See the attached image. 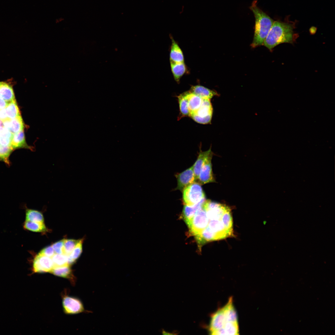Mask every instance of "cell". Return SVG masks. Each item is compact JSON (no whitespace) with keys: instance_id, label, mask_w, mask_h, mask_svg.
<instances>
[{"instance_id":"obj_28","label":"cell","mask_w":335,"mask_h":335,"mask_svg":"<svg viewBox=\"0 0 335 335\" xmlns=\"http://www.w3.org/2000/svg\"><path fill=\"white\" fill-rule=\"evenodd\" d=\"M79 240L65 239L63 247L64 254L67 256L72 252Z\"/></svg>"},{"instance_id":"obj_21","label":"cell","mask_w":335,"mask_h":335,"mask_svg":"<svg viewBox=\"0 0 335 335\" xmlns=\"http://www.w3.org/2000/svg\"><path fill=\"white\" fill-rule=\"evenodd\" d=\"M179 107L180 114L178 119L184 117L189 116V111L187 99L184 93L177 96Z\"/></svg>"},{"instance_id":"obj_6","label":"cell","mask_w":335,"mask_h":335,"mask_svg":"<svg viewBox=\"0 0 335 335\" xmlns=\"http://www.w3.org/2000/svg\"><path fill=\"white\" fill-rule=\"evenodd\" d=\"M54 266L51 258L38 254L32 263V270L35 273L50 272Z\"/></svg>"},{"instance_id":"obj_16","label":"cell","mask_w":335,"mask_h":335,"mask_svg":"<svg viewBox=\"0 0 335 335\" xmlns=\"http://www.w3.org/2000/svg\"><path fill=\"white\" fill-rule=\"evenodd\" d=\"M171 71L175 80L180 82L181 77L186 73L187 69L184 62H175L170 61Z\"/></svg>"},{"instance_id":"obj_15","label":"cell","mask_w":335,"mask_h":335,"mask_svg":"<svg viewBox=\"0 0 335 335\" xmlns=\"http://www.w3.org/2000/svg\"><path fill=\"white\" fill-rule=\"evenodd\" d=\"M11 147L13 150L19 148H25L33 150V147L26 143L23 130L13 134L11 141Z\"/></svg>"},{"instance_id":"obj_4","label":"cell","mask_w":335,"mask_h":335,"mask_svg":"<svg viewBox=\"0 0 335 335\" xmlns=\"http://www.w3.org/2000/svg\"><path fill=\"white\" fill-rule=\"evenodd\" d=\"M209 219L203 207L199 209L193 217L188 226L191 234L195 237L200 234L207 228Z\"/></svg>"},{"instance_id":"obj_2","label":"cell","mask_w":335,"mask_h":335,"mask_svg":"<svg viewBox=\"0 0 335 335\" xmlns=\"http://www.w3.org/2000/svg\"><path fill=\"white\" fill-rule=\"evenodd\" d=\"M293 27L290 24L278 21L274 22L263 45L270 50L283 43H290L293 40Z\"/></svg>"},{"instance_id":"obj_27","label":"cell","mask_w":335,"mask_h":335,"mask_svg":"<svg viewBox=\"0 0 335 335\" xmlns=\"http://www.w3.org/2000/svg\"><path fill=\"white\" fill-rule=\"evenodd\" d=\"M54 267L62 266L68 264V256L63 254H55L51 258Z\"/></svg>"},{"instance_id":"obj_33","label":"cell","mask_w":335,"mask_h":335,"mask_svg":"<svg viewBox=\"0 0 335 335\" xmlns=\"http://www.w3.org/2000/svg\"><path fill=\"white\" fill-rule=\"evenodd\" d=\"M10 119L7 118L2 121V125L4 127L7 128L9 131L10 127Z\"/></svg>"},{"instance_id":"obj_20","label":"cell","mask_w":335,"mask_h":335,"mask_svg":"<svg viewBox=\"0 0 335 335\" xmlns=\"http://www.w3.org/2000/svg\"><path fill=\"white\" fill-rule=\"evenodd\" d=\"M23 226V228L25 230L33 232H45L48 231L44 223L34 222L25 220Z\"/></svg>"},{"instance_id":"obj_25","label":"cell","mask_w":335,"mask_h":335,"mask_svg":"<svg viewBox=\"0 0 335 335\" xmlns=\"http://www.w3.org/2000/svg\"><path fill=\"white\" fill-rule=\"evenodd\" d=\"M8 118L11 119L20 115L16 102L14 100L9 102L5 108Z\"/></svg>"},{"instance_id":"obj_23","label":"cell","mask_w":335,"mask_h":335,"mask_svg":"<svg viewBox=\"0 0 335 335\" xmlns=\"http://www.w3.org/2000/svg\"><path fill=\"white\" fill-rule=\"evenodd\" d=\"M239 333L238 323H229L214 335H238Z\"/></svg>"},{"instance_id":"obj_10","label":"cell","mask_w":335,"mask_h":335,"mask_svg":"<svg viewBox=\"0 0 335 335\" xmlns=\"http://www.w3.org/2000/svg\"><path fill=\"white\" fill-rule=\"evenodd\" d=\"M177 181L176 190L183 192L187 186L195 182V178L193 166L181 173L176 175Z\"/></svg>"},{"instance_id":"obj_26","label":"cell","mask_w":335,"mask_h":335,"mask_svg":"<svg viewBox=\"0 0 335 335\" xmlns=\"http://www.w3.org/2000/svg\"><path fill=\"white\" fill-rule=\"evenodd\" d=\"M24 124L20 115L11 119L10 131L14 134L23 130Z\"/></svg>"},{"instance_id":"obj_12","label":"cell","mask_w":335,"mask_h":335,"mask_svg":"<svg viewBox=\"0 0 335 335\" xmlns=\"http://www.w3.org/2000/svg\"><path fill=\"white\" fill-rule=\"evenodd\" d=\"M184 93L188 100L190 117L198 110L202 103L203 99L189 91Z\"/></svg>"},{"instance_id":"obj_18","label":"cell","mask_w":335,"mask_h":335,"mask_svg":"<svg viewBox=\"0 0 335 335\" xmlns=\"http://www.w3.org/2000/svg\"><path fill=\"white\" fill-rule=\"evenodd\" d=\"M0 97L8 103L15 99L13 89L10 84L0 82Z\"/></svg>"},{"instance_id":"obj_35","label":"cell","mask_w":335,"mask_h":335,"mask_svg":"<svg viewBox=\"0 0 335 335\" xmlns=\"http://www.w3.org/2000/svg\"><path fill=\"white\" fill-rule=\"evenodd\" d=\"M2 126L3 125L2 121L0 119V126Z\"/></svg>"},{"instance_id":"obj_30","label":"cell","mask_w":335,"mask_h":335,"mask_svg":"<svg viewBox=\"0 0 335 335\" xmlns=\"http://www.w3.org/2000/svg\"><path fill=\"white\" fill-rule=\"evenodd\" d=\"M55 254V251L52 246H49L42 249L38 254L45 256L51 258Z\"/></svg>"},{"instance_id":"obj_1","label":"cell","mask_w":335,"mask_h":335,"mask_svg":"<svg viewBox=\"0 0 335 335\" xmlns=\"http://www.w3.org/2000/svg\"><path fill=\"white\" fill-rule=\"evenodd\" d=\"M257 1H254L250 7L255 19V31L252 47L263 44L264 41L274 23L273 20L257 6Z\"/></svg>"},{"instance_id":"obj_8","label":"cell","mask_w":335,"mask_h":335,"mask_svg":"<svg viewBox=\"0 0 335 335\" xmlns=\"http://www.w3.org/2000/svg\"><path fill=\"white\" fill-rule=\"evenodd\" d=\"M213 155L212 151L206 159L196 182L201 185L215 182L212 171L211 160Z\"/></svg>"},{"instance_id":"obj_7","label":"cell","mask_w":335,"mask_h":335,"mask_svg":"<svg viewBox=\"0 0 335 335\" xmlns=\"http://www.w3.org/2000/svg\"><path fill=\"white\" fill-rule=\"evenodd\" d=\"M229 323L231 322L229 321L226 317L223 307L217 310L211 316L209 326L210 334L214 335L216 332L222 328Z\"/></svg>"},{"instance_id":"obj_9","label":"cell","mask_w":335,"mask_h":335,"mask_svg":"<svg viewBox=\"0 0 335 335\" xmlns=\"http://www.w3.org/2000/svg\"><path fill=\"white\" fill-rule=\"evenodd\" d=\"M62 306L64 312L67 314H75L84 310L82 302L78 298L69 296L62 299Z\"/></svg>"},{"instance_id":"obj_17","label":"cell","mask_w":335,"mask_h":335,"mask_svg":"<svg viewBox=\"0 0 335 335\" xmlns=\"http://www.w3.org/2000/svg\"><path fill=\"white\" fill-rule=\"evenodd\" d=\"M212 151L211 147L206 151H202L200 150L199 152L198 158L193 166L195 178V182L198 179L200 170L205 160Z\"/></svg>"},{"instance_id":"obj_24","label":"cell","mask_w":335,"mask_h":335,"mask_svg":"<svg viewBox=\"0 0 335 335\" xmlns=\"http://www.w3.org/2000/svg\"><path fill=\"white\" fill-rule=\"evenodd\" d=\"M84 239H79L71 253L68 256V264L74 263L80 256L82 252V244Z\"/></svg>"},{"instance_id":"obj_22","label":"cell","mask_w":335,"mask_h":335,"mask_svg":"<svg viewBox=\"0 0 335 335\" xmlns=\"http://www.w3.org/2000/svg\"><path fill=\"white\" fill-rule=\"evenodd\" d=\"M42 213L38 210L26 208L25 220L34 222L44 223V219Z\"/></svg>"},{"instance_id":"obj_29","label":"cell","mask_w":335,"mask_h":335,"mask_svg":"<svg viewBox=\"0 0 335 335\" xmlns=\"http://www.w3.org/2000/svg\"><path fill=\"white\" fill-rule=\"evenodd\" d=\"M65 239H64L59 241L51 245L55 253L64 254L63 247Z\"/></svg>"},{"instance_id":"obj_5","label":"cell","mask_w":335,"mask_h":335,"mask_svg":"<svg viewBox=\"0 0 335 335\" xmlns=\"http://www.w3.org/2000/svg\"><path fill=\"white\" fill-rule=\"evenodd\" d=\"M213 111L210 100L203 99L202 103L198 110L190 117L198 123L208 124L211 123Z\"/></svg>"},{"instance_id":"obj_31","label":"cell","mask_w":335,"mask_h":335,"mask_svg":"<svg viewBox=\"0 0 335 335\" xmlns=\"http://www.w3.org/2000/svg\"><path fill=\"white\" fill-rule=\"evenodd\" d=\"M11 139L0 136V145L3 146L11 147Z\"/></svg>"},{"instance_id":"obj_11","label":"cell","mask_w":335,"mask_h":335,"mask_svg":"<svg viewBox=\"0 0 335 335\" xmlns=\"http://www.w3.org/2000/svg\"><path fill=\"white\" fill-rule=\"evenodd\" d=\"M204 199L194 205L189 206L185 205L182 211V217L184 221L188 226L196 213L202 207L204 202Z\"/></svg>"},{"instance_id":"obj_14","label":"cell","mask_w":335,"mask_h":335,"mask_svg":"<svg viewBox=\"0 0 335 335\" xmlns=\"http://www.w3.org/2000/svg\"><path fill=\"white\" fill-rule=\"evenodd\" d=\"M171 39V45L170 52V61L175 62H184V58L183 52L177 43L173 38Z\"/></svg>"},{"instance_id":"obj_3","label":"cell","mask_w":335,"mask_h":335,"mask_svg":"<svg viewBox=\"0 0 335 335\" xmlns=\"http://www.w3.org/2000/svg\"><path fill=\"white\" fill-rule=\"evenodd\" d=\"M204 199L205 195L201 185L196 182L188 185L183 191V200L185 205H194Z\"/></svg>"},{"instance_id":"obj_34","label":"cell","mask_w":335,"mask_h":335,"mask_svg":"<svg viewBox=\"0 0 335 335\" xmlns=\"http://www.w3.org/2000/svg\"><path fill=\"white\" fill-rule=\"evenodd\" d=\"M8 103L0 97V109L6 108Z\"/></svg>"},{"instance_id":"obj_13","label":"cell","mask_w":335,"mask_h":335,"mask_svg":"<svg viewBox=\"0 0 335 335\" xmlns=\"http://www.w3.org/2000/svg\"><path fill=\"white\" fill-rule=\"evenodd\" d=\"M189 91L203 99L211 100L215 96H218L216 91L199 85L192 86Z\"/></svg>"},{"instance_id":"obj_32","label":"cell","mask_w":335,"mask_h":335,"mask_svg":"<svg viewBox=\"0 0 335 335\" xmlns=\"http://www.w3.org/2000/svg\"><path fill=\"white\" fill-rule=\"evenodd\" d=\"M7 118L5 108L0 109V119L2 121Z\"/></svg>"},{"instance_id":"obj_19","label":"cell","mask_w":335,"mask_h":335,"mask_svg":"<svg viewBox=\"0 0 335 335\" xmlns=\"http://www.w3.org/2000/svg\"><path fill=\"white\" fill-rule=\"evenodd\" d=\"M55 275L66 278L72 277V270L69 265L55 266L50 272Z\"/></svg>"}]
</instances>
